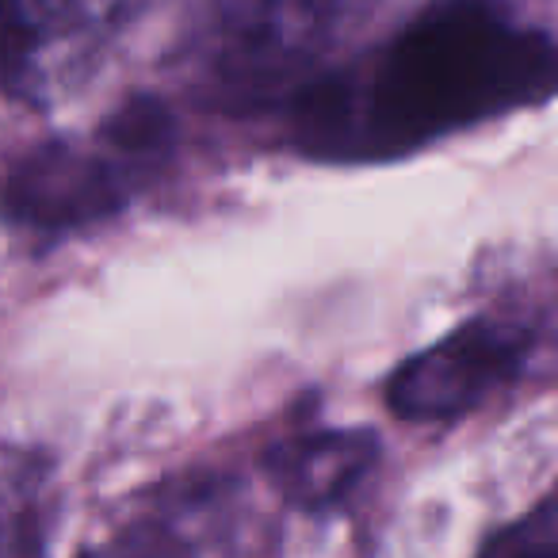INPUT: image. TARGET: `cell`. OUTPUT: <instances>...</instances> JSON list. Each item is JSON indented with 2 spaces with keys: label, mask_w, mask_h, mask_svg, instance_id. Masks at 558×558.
<instances>
[{
  "label": "cell",
  "mask_w": 558,
  "mask_h": 558,
  "mask_svg": "<svg viewBox=\"0 0 558 558\" xmlns=\"http://www.w3.org/2000/svg\"><path fill=\"white\" fill-rule=\"evenodd\" d=\"M558 96V35L512 0H428L387 43L291 96V138L318 161H390Z\"/></svg>",
  "instance_id": "6da1fadb"
},
{
  "label": "cell",
  "mask_w": 558,
  "mask_h": 558,
  "mask_svg": "<svg viewBox=\"0 0 558 558\" xmlns=\"http://www.w3.org/2000/svg\"><path fill=\"white\" fill-rule=\"evenodd\" d=\"M177 142V119L154 96L123 100L85 138H50L9 165L0 210L32 233H73L123 215Z\"/></svg>",
  "instance_id": "7a4b0ae2"
},
{
  "label": "cell",
  "mask_w": 558,
  "mask_h": 558,
  "mask_svg": "<svg viewBox=\"0 0 558 558\" xmlns=\"http://www.w3.org/2000/svg\"><path fill=\"white\" fill-rule=\"evenodd\" d=\"M375 0H199L192 58L218 100L295 96L367 20Z\"/></svg>",
  "instance_id": "3957f363"
},
{
  "label": "cell",
  "mask_w": 558,
  "mask_h": 558,
  "mask_svg": "<svg viewBox=\"0 0 558 558\" xmlns=\"http://www.w3.org/2000/svg\"><path fill=\"white\" fill-rule=\"evenodd\" d=\"M146 0H0V93L50 108L77 93Z\"/></svg>",
  "instance_id": "277c9868"
},
{
  "label": "cell",
  "mask_w": 558,
  "mask_h": 558,
  "mask_svg": "<svg viewBox=\"0 0 558 558\" xmlns=\"http://www.w3.org/2000/svg\"><path fill=\"white\" fill-rule=\"evenodd\" d=\"M532 333L512 322L474 318L433 349L410 356L387 383V405L402 421H448L486 402L524 372Z\"/></svg>",
  "instance_id": "5b68a950"
},
{
  "label": "cell",
  "mask_w": 558,
  "mask_h": 558,
  "mask_svg": "<svg viewBox=\"0 0 558 558\" xmlns=\"http://www.w3.org/2000/svg\"><path fill=\"white\" fill-rule=\"evenodd\" d=\"M379 459V436L372 428H333L283 440L264 456L271 486L303 512L337 509Z\"/></svg>",
  "instance_id": "8992f818"
}]
</instances>
